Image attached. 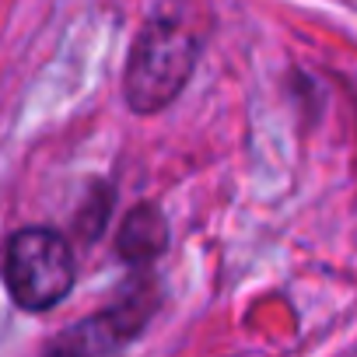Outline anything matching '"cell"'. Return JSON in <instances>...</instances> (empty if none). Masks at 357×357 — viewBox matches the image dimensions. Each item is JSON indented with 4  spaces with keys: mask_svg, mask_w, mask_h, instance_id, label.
Returning <instances> with one entry per match:
<instances>
[{
    "mask_svg": "<svg viewBox=\"0 0 357 357\" xmlns=\"http://www.w3.org/2000/svg\"><path fill=\"white\" fill-rule=\"evenodd\" d=\"M200 60V29L197 15L178 4L154 15L133 43L126 63V102L133 112H158L178 98L193 67Z\"/></svg>",
    "mask_w": 357,
    "mask_h": 357,
    "instance_id": "6da1fadb",
    "label": "cell"
},
{
    "mask_svg": "<svg viewBox=\"0 0 357 357\" xmlns=\"http://www.w3.org/2000/svg\"><path fill=\"white\" fill-rule=\"evenodd\" d=\"M8 294L25 312H46L74 287V252L50 228H22L8 242L4 256Z\"/></svg>",
    "mask_w": 357,
    "mask_h": 357,
    "instance_id": "7a4b0ae2",
    "label": "cell"
},
{
    "mask_svg": "<svg viewBox=\"0 0 357 357\" xmlns=\"http://www.w3.org/2000/svg\"><path fill=\"white\" fill-rule=\"evenodd\" d=\"M158 305L154 291H133L123 301H116L112 308L91 315L88 322H77L74 329H67V336H60L53 343V350L60 354H105V350H119L123 343H130L151 319Z\"/></svg>",
    "mask_w": 357,
    "mask_h": 357,
    "instance_id": "3957f363",
    "label": "cell"
},
{
    "mask_svg": "<svg viewBox=\"0 0 357 357\" xmlns=\"http://www.w3.org/2000/svg\"><path fill=\"white\" fill-rule=\"evenodd\" d=\"M116 245H119V256L126 263H151L154 256H161L168 245V225H165L161 211L154 204L133 207L119 228Z\"/></svg>",
    "mask_w": 357,
    "mask_h": 357,
    "instance_id": "277c9868",
    "label": "cell"
},
{
    "mask_svg": "<svg viewBox=\"0 0 357 357\" xmlns=\"http://www.w3.org/2000/svg\"><path fill=\"white\" fill-rule=\"evenodd\" d=\"M109 214H112V190L109 186H95L88 193V200L81 204L77 218H74V231L84 238V242H95L105 225H109Z\"/></svg>",
    "mask_w": 357,
    "mask_h": 357,
    "instance_id": "5b68a950",
    "label": "cell"
}]
</instances>
